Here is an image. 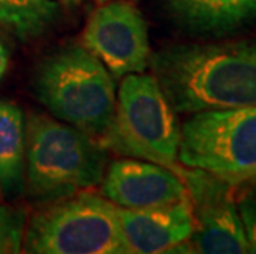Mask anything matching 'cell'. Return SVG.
I'll use <instances>...</instances> for the list:
<instances>
[{"label":"cell","instance_id":"ffe728a7","mask_svg":"<svg viewBox=\"0 0 256 254\" xmlns=\"http://www.w3.org/2000/svg\"><path fill=\"white\" fill-rule=\"evenodd\" d=\"M102 2H104V0H102Z\"/></svg>","mask_w":256,"mask_h":254},{"label":"cell","instance_id":"52a82bcc","mask_svg":"<svg viewBox=\"0 0 256 254\" xmlns=\"http://www.w3.org/2000/svg\"><path fill=\"white\" fill-rule=\"evenodd\" d=\"M192 210L194 253L246 254L248 243L233 185L202 169H180Z\"/></svg>","mask_w":256,"mask_h":254},{"label":"cell","instance_id":"4fadbf2b","mask_svg":"<svg viewBox=\"0 0 256 254\" xmlns=\"http://www.w3.org/2000/svg\"><path fill=\"white\" fill-rule=\"evenodd\" d=\"M56 0H0V30L22 41L40 38L60 17Z\"/></svg>","mask_w":256,"mask_h":254},{"label":"cell","instance_id":"d6986e66","mask_svg":"<svg viewBox=\"0 0 256 254\" xmlns=\"http://www.w3.org/2000/svg\"><path fill=\"white\" fill-rule=\"evenodd\" d=\"M254 178H256V177H254ZM254 178H253V180H254ZM250 182H252V180H250Z\"/></svg>","mask_w":256,"mask_h":254},{"label":"cell","instance_id":"ba28073f","mask_svg":"<svg viewBox=\"0 0 256 254\" xmlns=\"http://www.w3.org/2000/svg\"><path fill=\"white\" fill-rule=\"evenodd\" d=\"M81 40L114 79L146 73L150 66L149 30L140 10L130 0H104L88 18Z\"/></svg>","mask_w":256,"mask_h":254},{"label":"cell","instance_id":"8992f818","mask_svg":"<svg viewBox=\"0 0 256 254\" xmlns=\"http://www.w3.org/2000/svg\"><path fill=\"white\" fill-rule=\"evenodd\" d=\"M178 162L233 187L256 177V106L188 114L180 124Z\"/></svg>","mask_w":256,"mask_h":254},{"label":"cell","instance_id":"9c48e42d","mask_svg":"<svg viewBox=\"0 0 256 254\" xmlns=\"http://www.w3.org/2000/svg\"><path fill=\"white\" fill-rule=\"evenodd\" d=\"M101 193L119 208L147 210L182 202L187 198V187L178 170L126 157L106 169Z\"/></svg>","mask_w":256,"mask_h":254},{"label":"cell","instance_id":"6da1fadb","mask_svg":"<svg viewBox=\"0 0 256 254\" xmlns=\"http://www.w3.org/2000/svg\"><path fill=\"white\" fill-rule=\"evenodd\" d=\"M150 68L177 114L256 106V38L170 45Z\"/></svg>","mask_w":256,"mask_h":254},{"label":"cell","instance_id":"e0dca14e","mask_svg":"<svg viewBox=\"0 0 256 254\" xmlns=\"http://www.w3.org/2000/svg\"><path fill=\"white\" fill-rule=\"evenodd\" d=\"M248 183H253V188H252V193H250V195L256 198V178H254V180H252V182H248Z\"/></svg>","mask_w":256,"mask_h":254},{"label":"cell","instance_id":"5b68a950","mask_svg":"<svg viewBox=\"0 0 256 254\" xmlns=\"http://www.w3.org/2000/svg\"><path fill=\"white\" fill-rule=\"evenodd\" d=\"M101 144L119 155L180 170V124L152 74L134 73L122 78L112 121Z\"/></svg>","mask_w":256,"mask_h":254},{"label":"cell","instance_id":"9a60e30c","mask_svg":"<svg viewBox=\"0 0 256 254\" xmlns=\"http://www.w3.org/2000/svg\"><path fill=\"white\" fill-rule=\"evenodd\" d=\"M238 210L248 243V253L256 254V198L248 193L238 202Z\"/></svg>","mask_w":256,"mask_h":254},{"label":"cell","instance_id":"ac0fdd59","mask_svg":"<svg viewBox=\"0 0 256 254\" xmlns=\"http://www.w3.org/2000/svg\"><path fill=\"white\" fill-rule=\"evenodd\" d=\"M56 2H66L68 3V2H74V0H56Z\"/></svg>","mask_w":256,"mask_h":254},{"label":"cell","instance_id":"8fae6325","mask_svg":"<svg viewBox=\"0 0 256 254\" xmlns=\"http://www.w3.org/2000/svg\"><path fill=\"white\" fill-rule=\"evenodd\" d=\"M119 220L130 254L176 253L194 233L188 197L160 208H119Z\"/></svg>","mask_w":256,"mask_h":254},{"label":"cell","instance_id":"277c9868","mask_svg":"<svg viewBox=\"0 0 256 254\" xmlns=\"http://www.w3.org/2000/svg\"><path fill=\"white\" fill-rule=\"evenodd\" d=\"M34 254H129L119 207L88 190L46 202L26 221L24 250Z\"/></svg>","mask_w":256,"mask_h":254},{"label":"cell","instance_id":"30bf717a","mask_svg":"<svg viewBox=\"0 0 256 254\" xmlns=\"http://www.w3.org/2000/svg\"><path fill=\"white\" fill-rule=\"evenodd\" d=\"M177 28L204 40H223L256 25V0H157Z\"/></svg>","mask_w":256,"mask_h":254},{"label":"cell","instance_id":"3957f363","mask_svg":"<svg viewBox=\"0 0 256 254\" xmlns=\"http://www.w3.org/2000/svg\"><path fill=\"white\" fill-rule=\"evenodd\" d=\"M34 89L60 121L100 140L106 134L116 109V84L83 45H66L43 58L34 73Z\"/></svg>","mask_w":256,"mask_h":254},{"label":"cell","instance_id":"7c38bea8","mask_svg":"<svg viewBox=\"0 0 256 254\" xmlns=\"http://www.w3.org/2000/svg\"><path fill=\"white\" fill-rule=\"evenodd\" d=\"M26 121L12 101L0 99V193L17 198L25 192Z\"/></svg>","mask_w":256,"mask_h":254},{"label":"cell","instance_id":"2e32d148","mask_svg":"<svg viewBox=\"0 0 256 254\" xmlns=\"http://www.w3.org/2000/svg\"><path fill=\"white\" fill-rule=\"evenodd\" d=\"M8 66H10L8 48H7V45H5V41L0 38V83H2L4 78H5V74H7Z\"/></svg>","mask_w":256,"mask_h":254},{"label":"cell","instance_id":"5bb4252c","mask_svg":"<svg viewBox=\"0 0 256 254\" xmlns=\"http://www.w3.org/2000/svg\"><path fill=\"white\" fill-rule=\"evenodd\" d=\"M26 216L22 210L0 205V254L24 250Z\"/></svg>","mask_w":256,"mask_h":254},{"label":"cell","instance_id":"7a4b0ae2","mask_svg":"<svg viewBox=\"0 0 256 254\" xmlns=\"http://www.w3.org/2000/svg\"><path fill=\"white\" fill-rule=\"evenodd\" d=\"M106 147L56 117L34 112L26 119L25 190L38 202L74 195L100 185Z\"/></svg>","mask_w":256,"mask_h":254}]
</instances>
